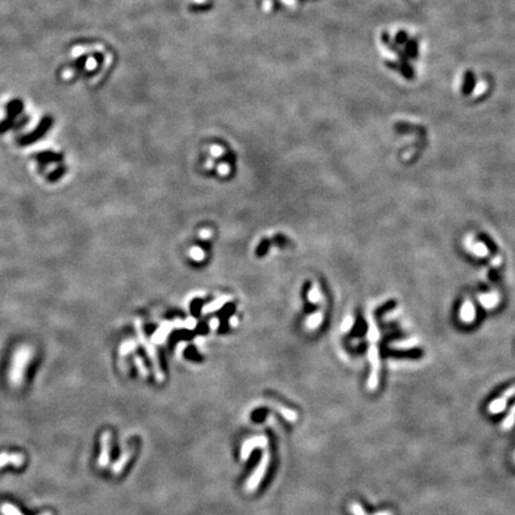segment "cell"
<instances>
[{
	"label": "cell",
	"instance_id": "ba28073f",
	"mask_svg": "<svg viewBox=\"0 0 515 515\" xmlns=\"http://www.w3.org/2000/svg\"><path fill=\"white\" fill-rule=\"evenodd\" d=\"M0 512H1L2 515H24L21 512H20V509H18L17 507H15L12 503L9 502L2 503L1 507H0ZM40 515H53V513H51V512H44V513Z\"/></svg>",
	"mask_w": 515,
	"mask_h": 515
},
{
	"label": "cell",
	"instance_id": "7c38bea8",
	"mask_svg": "<svg viewBox=\"0 0 515 515\" xmlns=\"http://www.w3.org/2000/svg\"><path fill=\"white\" fill-rule=\"evenodd\" d=\"M475 253L477 256H486V254H488V249L483 243H477V245H475Z\"/></svg>",
	"mask_w": 515,
	"mask_h": 515
},
{
	"label": "cell",
	"instance_id": "8fae6325",
	"mask_svg": "<svg viewBox=\"0 0 515 515\" xmlns=\"http://www.w3.org/2000/svg\"><path fill=\"white\" fill-rule=\"evenodd\" d=\"M348 509L352 513V515H368L366 514V512L364 511V508H363V507L360 506L358 502H352L351 505H349Z\"/></svg>",
	"mask_w": 515,
	"mask_h": 515
},
{
	"label": "cell",
	"instance_id": "7a4b0ae2",
	"mask_svg": "<svg viewBox=\"0 0 515 515\" xmlns=\"http://www.w3.org/2000/svg\"><path fill=\"white\" fill-rule=\"evenodd\" d=\"M268 464H270V452L265 451L264 454H262L261 460H260V463L258 464L257 469L254 470L253 475H252L251 478H249V481L247 482V484H246V489H247V492L253 493L258 489L259 484L261 483L262 478H264L265 473H266Z\"/></svg>",
	"mask_w": 515,
	"mask_h": 515
},
{
	"label": "cell",
	"instance_id": "6da1fadb",
	"mask_svg": "<svg viewBox=\"0 0 515 515\" xmlns=\"http://www.w3.org/2000/svg\"><path fill=\"white\" fill-rule=\"evenodd\" d=\"M32 353L31 349L28 347H23V348L18 349L16 352L15 357H13V363L12 367H11L9 379L13 386H21L23 383L24 373H25V367L28 365V363L31 359Z\"/></svg>",
	"mask_w": 515,
	"mask_h": 515
},
{
	"label": "cell",
	"instance_id": "8992f818",
	"mask_svg": "<svg viewBox=\"0 0 515 515\" xmlns=\"http://www.w3.org/2000/svg\"><path fill=\"white\" fill-rule=\"evenodd\" d=\"M268 444L267 439L265 436H257V438L251 439V440L246 441L243 444L242 447V459H247V457L251 454V452L253 451L256 447H266Z\"/></svg>",
	"mask_w": 515,
	"mask_h": 515
},
{
	"label": "cell",
	"instance_id": "9c48e42d",
	"mask_svg": "<svg viewBox=\"0 0 515 515\" xmlns=\"http://www.w3.org/2000/svg\"><path fill=\"white\" fill-rule=\"evenodd\" d=\"M275 408L277 409L279 413H280L281 415L285 417L286 420H289V421H291V422L297 421L298 415H297L296 411L291 410V409H287V408H285V407H283V406H280V405H275Z\"/></svg>",
	"mask_w": 515,
	"mask_h": 515
},
{
	"label": "cell",
	"instance_id": "277c9868",
	"mask_svg": "<svg viewBox=\"0 0 515 515\" xmlns=\"http://www.w3.org/2000/svg\"><path fill=\"white\" fill-rule=\"evenodd\" d=\"M111 433L104 432L102 434V451H100L98 465L107 466L110 462V451H111Z\"/></svg>",
	"mask_w": 515,
	"mask_h": 515
},
{
	"label": "cell",
	"instance_id": "30bf717a",
	"mask_svg": "<svg viewBox=\"0 0 515 515\" xmlns=\"http://www.w3.org/2000/svg\"><path fill=\"white\" fill-rule=\"evenodd\" d=\"M514 425H515V405H513V407L511 408V411H509V414L507 415L506 419L503 420L501 427H502V430H509L512 427L514 426Z\"/></svg>",
	"mask_w": 515,
	"mask_h": 515
},
{
	"label": "cell",
	"instance_id": "52a82bcc",
	"mask_svg": "<svg viewBox=\"0 0 515 515\" xmlns=\"http://www.w3.org/2000/svg\"><path fill=\"white\" fill-rule=\"evenodd\" d=\"M134 451H135V450L132 449V447H130L129 450H127V451H124L123 453L121 454L119 459L115 463V464L112 465V469H111L113 473L118 475V473H121L122 471H123L124 466L128 464L130 458H131L132 454H134Z\"/></svg>",
	"mask_w": 515,
	"mask_h": 515
},
{
	"label": "cell",
	"instance_id": "5b68a950",
	"mask_svg": "<svg viewBox=\"0 0 515 515\" xmlns=\"http://www.w3.org/2000/svg\"><path fill=\"white\" fill-rule=\"evenodd\" d=\"M25 458L21 453H9V452H2L0 453V469H2L6 465H13L16 468L23 466Z\"/></svg>",
	"mask_w": 515,
	"mask_h": 515
},
{
	"label": "cell",
	"instance_id": "3957f363",
	"mask_svg": "<svg viewBox=\"0 0 515 515\" xmlns=\"http://www.w3.org/2000/svg\"><path fill=\"white\" fill-rule=\"evenodd\" d=\"M514 395H515V384L509 387V389H507L500 398L494 400L492 403H490L489 408H488L489 409V413L498 414V413H501V411H503V409L506 408L508 400L511 397H513Z\"/></svg>",
	"mask_w": 515,
	"mask_h": 515
},
{
	"label": "cell",
	"instance_id": "4fadbf2b",
	"mask_svg": "<svg viewBox=\"0 0 515 515\" xmlns=\"http://www.w3.org/2000/svg\"><path fill=\"white\" fill-rule=\"evenodd\" d=\"M372 515H394V512H391V511H389V509H386V511L377 512V513L372 514Z\"/></svg>",
	"mask_w": 515,
	"mask_h": 515
}]
</instances>
